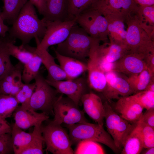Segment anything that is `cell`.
Here are the masks:
<instances>
[{
  "mask_svg": "<svg viewBox=\"0 0 154 154\" xmlns=\"http://www.w3.org/2000/svg\"><path fill=\"white\" fill-rule=\"evenodd\" d=\"M42 124L34 126L33 132L29 133L23 131L15 123L13 124L11 135L14 154H20L30 144L36 135L38 126Z\"/></svg>",
  "mask_w": 154,
  "mask_h": 154,
  "instance_id": "cell-25",
  "label": "cell"
},
{
  "mask_svg": "<svg viewBox=\"0 0 154 154\" xmlns=\"http://www.w3.org/2000/svg\"><path fill=\"white\" fill-rule=\"evenodd\" d=\"M74 154L105 153L101 145L98 142L90 140H84L78 143Z\"/></svg>",
  "mask_w": 154,
  "mask_h": 154,
  "instance_id": "cell-35",
  "label": "cell"
},
{
  "mask_svg": "<svg viewBox=\"0 0 154 154\" xmlns=\"http://www.w3.org/2000/svg\"><path fill=\"white\" fill-rule=\"evenodd\" d=\"M98 0H67L68 20L77 18Z\"/></svg>",
  "mask_w": 154,
  "mask_h": 154,
  "instance_id": "cell-32",
  "label": "cell"
},
{
  "mask_svg": "<svg viewBox=\"0 0 154 154\" xmlns=\"http://www.w3.org/2000/svg\"><path fill=\"white\" fill-rule=\"evenodd\" d=\"M67 127L72 144L84 140L92 141L106 145L116 153L120 151L103 126L86 122L67 125Z\"/></svg>",
  "mask_w": 154,
  "mask_h": 154,
  "instance_id": "cell-3",
  "label": "cell"
},
{
  "mask_svg": "<svg viewBox=\"0 0 154 154\" xmlns=\"http://www.w3.org/2000/svg\"><path fill=\"white\" fill-rule=\"evenodd\" d=\"M80 101L87 114L97 123L103 126L105 112L100 97L94 93L88 92L82 96Z\"/></svg>",
  "mask_w": 154,
  "mask_h": 154,
  "instance_id": "cell-17",
  "label": "cell"
},
{
  "mask_svg": "<svg viewBox=\"0 0 154 154\" xmlns=\"http://www.w3.org/2000/svg\"><path fill=\"white\" fill-rule=\"evenodd\" d=\"M43 19L49 21L68 20L67 0H45Z\"/></svg>",
  "mask_w": 154,
  "mask_h": 154,
  "instance_id": "cell-22",
  "label": "cell"
},
{
  "mask_svg": "<svg viewBox=\"0 0 154 154\" xmlns=\"http://www.w3.org/2000/svg\"><path fill=\"white\" fill-rule=\"evenodd\" d=\"M106 82V87L102 94L108 100H118L134 94L126 80L122 78L116 76Z\"/></svg>",
  "mask_w": 154,
  "mask_h": 154,
  "instance_id": "cell-19",
  "label": "cell"
},
{
  "mask_svg": "<svg viewBox=\"0 0 154 154\" xmlns=\"http://www.w3.org/2000/svg\"><path fill=\"white\" fill-rule=\"evenodd\" d=\"M15 40L9 38L7 39V46L9 54L18 59L23 65L33 57L35 53L36 47L28 44H22L19 46L15 44Z\"/></svg>",
  "mask_w": 154,
  "mask_h": 154,
  "instance_id": "cell-27",
  "label": "cell"
},
{
  "mask_svg": "<svg viewBox=\"0 0 154 154\" xmlns=\"http://www.w3.org/2000/svg\"><path fill=\"white\" fill-rule=\"evenodd\" d=\"M35 88V82L24 83L15 97L19 103L21 105L26 104L29 102Z\"/></svg>",
  "mask_w": 154,
  "mask_h": 154,
  "instance_id": "cell-38",
  "label": "cell"
},
{
  "mask_svg": "<svg viewBox=\"0 0 154 154\" xmlns=\"http://www.w3.org/2000/svg\"><path fill=\"white\" fill-rule=\"evenodd\" d=\"M46 150L53 154H73L74 151L69 135L61 125L52 121L41 126Z\"/></svg>",
  "mask_w": 154,
  "mask_h": 154,
  "instance_id": "cell-6",
  "label": "cell"
},
{
  "mask_svg": "<svg viewBox=\"0 0 154 154\" xmlns=\"http://www.w3.org/2000/svg\"><path fill=\"white\" fill-rule=\"evenodd\" d=\"M7 39L0 43V81L14 68L10 58L7 46Z\"/></svg>",
  "mask_w": 154,
  "mask_h": 154,
  "instance_id": "cell-34",
  "label": "cell"
},
{
  "mask_svg": "<svg viewBox=\"0 0 154 154\" xmlns=\"http://www.w3.org/2000/svg\"><path fill=\"white\" fill-rule=\"evenodd\" d=\"M15 123L22 129H27L47 121L49 118L45 112L38 113L21 105L17 107L13 113Z\"/></svg>",
  "mask_w": 154,
  "mask_h": 154,
  "instance_id": "cell-15",
  "label": "cell"
},
{
  "mask_svg": "<svg viewBox=\"0 0 154 154\" xmlns=\"http://www.w3.org/2000/svg\"><path fill=\"white\" fill-rule=\"evenodd\" d=\"M135 15L141 27L153 38L154 5L139 6Z\"/></svg>",
  "mask_w": 154,
  "mask_h": 154,
  "instance_id": "cell-28",
  "label": "cell"
},
{
  "mask_svg": "<svg viewBox=\"0 0 154 154\" xmlns=\"http://www.w3.org/2000/svg\"><path fill=\"white\" fill-rule=\"evenodd\" d=\"M36 52L41 58L42 63L47 70V78L56 80H67L65 72L60 66L56 63L54 58L47 50L37 45Z\"/></svg>",
  "mask_w": 154,
  "mask_h": 154,
  "instance_id": "cell-21",
  "label": "cell"
},
{
  "mask_svg": "<svg viewBox=\"0 0 154 154\" xmlns=\"http://www.w3.org/2000/svg\"><path fill=\"white\" fill-rule=\"evenodd\" d=\"M1 16L4 21L12 24L28 0H3Z\"/></svg>",
  "mask_w": 154,
  "mask_h": 154,
  "instance_id": "cell-29",
  "label": "cell"
},
{
  "mask_svg": "<svg viewBox=\"0 0 154 154\" xmlns=\"http://www.w3.org/2000/svg\"><path fill=\"white\" fill-rule=\"evenodd\" d=\"M76 23L91 37L108 43V22L97 9L90 7L85 10L76 18Z\"/></svg>",
  "mask_w": 154,
  "mask_h": 154,
  "instance_id": "cell-8",
  "label": "cell"
},
{
  "mask_svg": "<svg viewBox=\"0 0 154 154\" xmlns=\"http://www.w3.org/2000/svg\"><path fill=\"white\" fill-rule=\"evenodd\" d=\"M142 133L143 148L154 147V128L144 123L142 121Z\"/></svg>",
  "mask_w": 154,
  "mask_h": 154,
  "instance_id": "cell-39",
  "label": "cell"
},
{
  "mask_svg": "<svg viewBox=\"0 0 154 154\" xmlns=\"http://www.w3.org/2000/svg\"><path fill=\"white\" fill-rule=\"evenodd\" d=\"M141 119L144 123L154 128V109L147 110Z\"/></svg>",
  "mask_w": 154,
  "mask_h": 154,
  "instance_id": "cell-41",
  "label": "cell"
},
{
  "mask_svg": "<svg viewBox=\"0 0 154 154\" xmlns=\"http://www.w3.org/2000/svg\"><path fill=\"white\" fill-rule=\"evenodd\" d=\"M105 17L108 22V37L110 42L126 45L127 31L125 29L124 20L115 17Z\"/></svg>",
  "mask_w": 154,
  "mask_h": 154,
  "instance_id": "cell-26",
  "label": "cell"
},
{
  "mask_svg": "<svg viewBox=\"0 0 154 154\" xmlns=\"http://www.w3.org/2000/svg\"><path fill=\"white\" fill-rule=\"evenodd\" d=\"M1 11L0 10V15H1Z\"/></svg>",
  "mask_w": 154,
  "mask_h": 154,
  "instance_id": "cell-51",
  "label": "cell"
},
{
  "mask_svg": "<svg viewBox=\"0 0 154 154\" xmlns=\"http://www.w3.org/2000/svg\"><path fill=\"white\" fill-rule=\"evenodd\" d=\"M53 112L54 117L52 121L58 124L64 123L69 125L88 122L84 112L79 109L78 105L62 95L55 104Z\"/></svg>",
  "mask_w": 154,
  "mask_h": 154,
  "instance_id": "cell-9",
  "label": "cell"
},
{
  "mask_svg": "<svg viewBox=\"0 0 154 154\" xmlns=\"http://www.w3.org/2000/svg\"><path fill=\"white\" fill-rule=\"evenodd\" d=\"M100 42L97 41L90 50L87 64L88 82L89 87L95 91L102 93L107 85L105 73L101 66L98 48Z\"/></svg>",
  "mask_w": 154,
  "mask_h": 154,
  "instance_id": "cell-12",
  "label": "cell"
},
{
  "mask_svg": "<svg viewBox=\"0 0 154 154\" xmlns=\"http://www.w3.org/2000/svg\"><path fill=\"white\" fill-rule=\"evenodd\" d=\"M54 51L60 67L66 75L67 80L77 78L87 71V63Z\"/></svg>",
  "mask_w": 154,
  "mask_h": 154,
  "instance_id": "cell-20",
  "label": "cell"
},
{
  "mask_svg": "<svg viewBox=\"0 0 154 154\" xmlns=\"http://www.w3.org/2000/svg\"><path fill=\"white\" fill-rule=\"evenodd\" d=\"M154 74L147 68L138 74L129 76L126 80L134 94L145 90Z\"/></svg>",
  "mask_w": 154,
  "mask_h": 154,
  "instance_id": "cell-30",
  "label": "cell"
},
{
  "mask_svg": "<svg viewBox=\"0 0 154 154\" xmlns=\"http://www.w3.org/2000/svg\"><path fill=\"white\" fill-rule=\"evenodd\" d=\"M144 60L147 68L154 74V52L145 55Z\"/></svg>",
  "mask_w": 154,
  "mask_h": 154,
  "instance_id": "cell-43",
  "label": "cell"
},
{
  "mask_svg": "<svg viewBox=\"0 0 154 154\" xmlns=\"http://www.w3.org/2000/svg\"><path fill=\"white\" fill-rule=\"evenodd\" d=\"M42 124L38 126L36 135L32 141L21 152L20 154L43 153V144L44 141L41 130Z\"/></svg>",
  "mask_w": 154,
  "mask_h": 154,
  "instance_id": "cell-36",
  "label": "cell"
},
{
  "mask_svg": "<svg viewBox=\"0 0 154 154\" xmlns=\"http://www.w3.org/2000/svg\"><path fill=\"white\" fill-rule=\"evenodd\" d=\"M139 6H149L154 5V0H134Z\"/></svg>",
  "mask_w": 154,
  "mask_h": 154,
  "instance_id": "cell-46",
  "label": "cell"
},
{
  "mask_svg": "<svg viewBox=\"0 0 154 154\" xmlns=\"http://www.w3.org/2000/svg\"><path fill=\"white\" fill-rule=\"evenodd\" d=\"M143 148L141 117L127 137L121 153L139 154L141 153Z\"/></svg>",
  "mask_w": 154,
  "mask_h": 154,
  "instance_id": "cell-24",
  "label": "cell"
},
{
  "mask_svg": "<svg viewBox=\"0 0 154 154\" xmlns=\"http://www.w3.org/2000/svg\"><path fill=\"white\" fill-rule=\"evenodd\" d=\"M14 153L11 133L0 134V154Z\"/></svg>",
  "mask_w": 154,
  "mask_h": 154,
  "instance_id": "cell-40",
  "label": "cell"
},
{
  "mask_svg": "<svg viewBox=\"0 0 154 154\" xmlns=\"http://www.w3.org/2000/svg\"><path fill=\"white\" fill-rule=\"evenodd\" d=\"M154 92V79L153 76L145 90Z\"/></svg>",
  "mask_w": 154,
  "mask_h": 154,
  "instance_id": "cell-47",
  "label": "cell"
},
{
  "mask_svg": "<svg viewBox=\"0 0 154 154\" xmlns=\"http://www.w3.org/2000/svg\"><path fill=\"white\" fill-rule=\"evenodd\" d=\"M29 1L35 7H36L39 14L43 15L46 9L45 0H29Z\"/></svg>",
  "mask_w": 154,
  "mask_h": 154,
  "instance_id": "cell-42",
  "label": "cell"
},
{
  "mask_svg": "<svg viewBox=\"0 0 154 154\" xmlns=\"http://www.w3.org/2000/svg\"><path fill=\"white\" fill-rule=\"evenodd\" d=\"M113 108L123 118L132 122H136L139 120L144 109L131 95L118 99Z\"/></svg>",
  "mask_w": 154,
  "mask_h": 154,
  "instance_id": "cell-16",
  "label": "cell"
},
{
  "mask_svg": "<svg viewBox=\"0 0 154 154\" xmlns=\"http://www.w3.org/2000/svg\"><path fill=\"white\" fill-rule=\"evenodd\" d=\"M125 22L127 27L125 44L129 53L145 55L154 52L153 38L141 27L135 15L129 17Z\"/></svg>",
  "mask_w": 154,
  "mask_h": 154,
  "instance_id": "cell-5",
  "label": "cell"
},
{
  "mask_svg": "<svg viewBox=\"0 0 154 154\" xmlns=\"http://www.w3.org/2000/svg\"><path fill=\"white\" fill-rule=\"evenodd\" d=\"M34 80L35 89L29 102L25 105H21L47 114L53 112L54 104L60 96H57L59 93L48 84L40 72Z\"/></svg>",
  "mask_w": 154,
  "mask_h": 154,
  "instance_id": "cell-4",
  "label": "cell"
},
{
  "mask_svg": "<svg viewBox=\"0 0 154 154\" xmlns=\"http://www.w3.org/2000/svg\"><path fill=\"white\" fill-rule=\"evenodd\" d=\"M46 82L59 93L66 95L78 105L82 96L88 93L89 87L85 76H80L72 80H56L46 79Z\"/></svg>",
  "mask_w": 154,
  "mask_h": 154,
  "instance_id": "cell-13",
  "label": "cell"
},
{
  "mask_svg": "<svg viewBox=\"0 0 154 154\" xmlns=\"http://www.w3.org/2000/svg\"><path fill=\"white\" fill-rule=\"evenodd\" d=\"M42 64L41 59L35 50V53L33 57L29 62L23 65L22 79L24 83H30L35 79L39 72Z\"/></svg>",
  "mask_w": 154,
  "mask_h": 154,
  "instance_id": "cell-31",
  "label": "cell"
},
{
  "mask_svg": "<svg viewBox=\"0 0 154 154\" xmlns=\"http://www.w3.org/2000/svg\"><path fill=\"white\" fill-rule=\"evenodd\" d=\"M2 40L0 39V43L2 41Z\"/></svg>",
  "mask_w": 154,
  "mask_h": 154,
  "instance_id": "cell-50",
  "label": "cell"
},
{
  "mask_svg": "<svg viewBox=\"0 0 154 154\" xmlns=\"http://www.w3.org/2000/svg\"><path fill=\"white\" fill-rule=\"evenodd\" d=\"M4 20L0 15V36L5 37L9 28L4 23Z\"/></svg>",
  "mask_w": 154,
  "mask_h": 154,
  "instance_id": "cell-45",
  "label": "cell"
},
{
  "mask_svg": "<svg viewBox=\"0 0 154 154\" xmlns=\"http://www.w3.org/2000/svg\"><path fill=\"white\" fill-rule=\"evenodd\" d=\"M139 7L134 0H98L91 6L105 17L119 18L125 21L135 14Z\"/></svg>",
  "mask_w": 154,
  "mask_h": 154,
  "instance_id": "cell-11",
  "label": "cell"
},
{
  "mask_svg": "<svg viewBox=\"0 0 154 154\" xmlns=\"http://www.w3.org/2000/svg\"><path fill=\"white\" fill-rule=\"evenodd\" d=\"M2 94H2V92H1V89H0V96Z\"/></svg>",
  "mask_w": 154,
  "mask_h": 154,
  "instance_id": "cell-49",
  "label": "cell"
},
{
  "mask_svg": "<svg viewBox=\"0 0 154 154\" xmlns=\"http://www.w3.org/2000/svg\"><path fill=\"white\" fill-rule=\"evenodd\" d=\"M19 104L15 96L2 94L0 96V118L10 117Z\"/></svg>",
  "mask_w": 154,
  "mask_h": 154,
  "instance_id": "cell-33",
  "label": "cell"
},
{
  "mask_svg": "<svg viewBox=\"0 0 154 154\" xmlns=\"http://www.w3.org/2000/svg\"><path fill=\"white\" fill-rule=\"evenodd\" d=\"M12 127L6 119L0 118V134L10 133Z\"/></svg>",
  "mask_w": 154,
  "mask_h": 154,
  "instance_id": "cell-44",
  "label": "cell"
},
{
  "mask_svg": "<svg viewBox=\"0 0 154 154\" xmlns=\"http://www.w3.org/2000/svg\"><path fill=\"white\" fill-rule=\"evenodd\" d=\"M8 31L9 38L19 39L22 44H28L33 38H42L46 31L45 22L40 19L34 6L28 1Z\"/></svg>",
  "mask_w": 154,
  "mask_h": 154,
  "instance_id": "cell-1",
  "label": "cell"
},
{
  "mask_svg": "<svg viewBox=\"0 0 154 154\" xmlns=\"http://www.w3.org/2000/svg\"><path fill=\"white\" fill-rule=\"evenodd\" d=\"M141 153L144 154H154V147L147 148L146 149Z\"/></svg>",
  "mask_w": 154,
  "mask_h": 154,
  "instance_id": "cell-48",
  "label": "cell"
},
{
  "mask_svg": "<svg viewBox=\"0 0 154 154\" xmlns=\"http://www.w3.org/2000/svg\"><path fill=\"white\" fill-rule=\"evenodd\" d=\"M23 64L19 62L0 81V86L3 93L15 96L24 83L22 74Z\"/></svg>",
  "mask_w": 154,
  "mask_h": 154,
  "instance_id": "cell-18",
  "label": "cell"
},
{
  "mask_svg": "<svg viewBox=\"0 0 154 154\" xmlns=\"http://www.w3.org/2000/svg\"><path fill=\"white\" fill-rule=\"evenodd\" d=\"M104 104L106 126L108 133L116 147L122 149L128 135L135 126L136 122H132L121 117L107 101Z\"/></svg>",
  "mask_w": 154,
  "mask_h": 154,
  "instance_id": "cell-7",
  "label": "cell"
},
{
  "mask_svg": "<svg viewBox=\"0 0 154 154\" xmlns=\"http://www.w3.org/2000/svg\"><path fill=\"white\" fill-rule=\"evenodd\" d=\"M145 56L128 53L113 64L112 71L129 76L139 74L147 68L144 60Z\"/></svg>",
  "mask_w": 154,
  "mask_h": 154,
  "instance_id": "cell-14",
  "label": "cell"
},
{
  "mask_svg": "<svg viewBox=\"0 0 154 154\" xmlns=\"http://www.w3.org/2000/svg\"><path fill=\"white\" fill-rule=\"evenodd\" d=\"M46 31L41 40L35 39L37 45L47 50L50 46L64 41L68 36L73 26L76 23V18L62 21L44 20Z\"/></svg>",
  "mask_w": 154,
  "mask_h": 154,
  "instance_id": "cell-10",
  "label": "cell"
},
{
  "mask_svg": "<svg viewBox=\"0 0 154 154\" xmlns=\"http://www.w3.org/2000/svg\"><path fill=\"white\" fill-rule=\"evenodd\" d=\"M2 0L3 1V0Z\"/></svg>",
  "mask_w": 154,
  "mask_h": 154,
  "instance_id": "cell-52",
  "label": "cell"
},
{
  "mask_svg": "<svg viewBox=\"0 0 154 154\" xmlns=\"http://www.w3.org/2000/svg\"><path fill=\"white\" fill-rule=\"evenodd\" d=\"M131 96L147 110L154 109V92L144 90L136 92Z\"/></svg>",
  "mask_w": 154,
  "mask_h": 154,
  "instance_id": "cell-37",
  "label": "cell"
},
{
  "mask_svg": "<svg viewBox=\"0 0 154 154\" xmlns=\"http://www.w3.org/2000/svg\"><path fill=\"white\" fill-rule=\"evenodd\" d=\"M98 41H100L91 37L76 23L67 38L57 44L54 50L61 55L87 63L91 48Z\"/></svg>",
  "mask_w": 154,
  "mask_h": 154,
  "instance_id": "cell-2",
  "label": "cell"
},
{
  "mask_svg": "<svg viewBox=\"0 0 154 154\" xmlns=\"http://www.w3.org/2000/svg\"><path fill=\"white\" fill-rule=\"evenodd\" d=\"M98 49L102 62L111 64L129 53L125 45L113 42L100 44Z\"/></svg>",
  "mask_w": 154,
  "mask_h": 154,
  "instance_id": "cell-23",
  "label": "cell"
}]
</instances>
